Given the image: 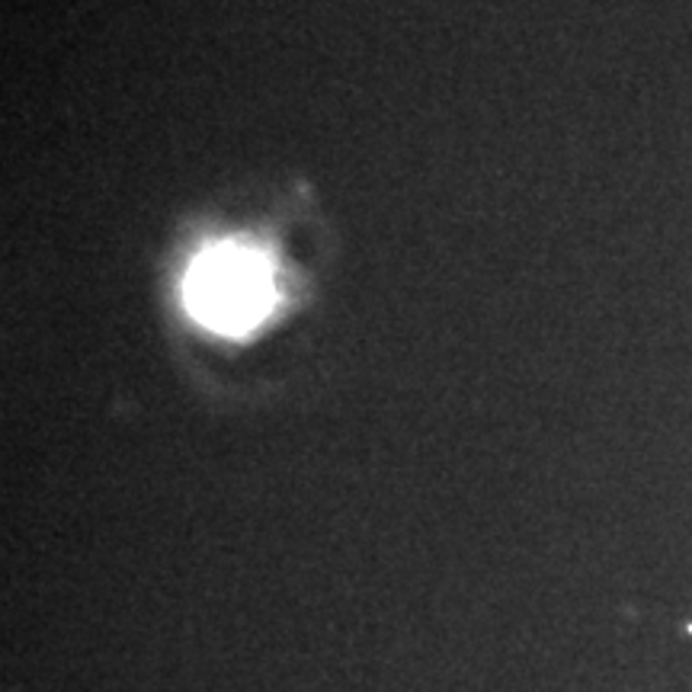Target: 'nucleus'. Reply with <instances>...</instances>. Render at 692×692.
<instances>
[{
  "instance_id": "obj_1",
  "label": "nucleus",
  "mask_w": 692,
  "mask_h": 692,
  "mask_svg": "<svg viewBox=\"0 0 692 692\" xmlns=\"http://www.w3.org/2000/svg\"><path fill=\"white\" fill-rule=\"evenodd\" d=\"M183 299L209 331L241 337L253 331L277 305L273 267L263 250L244 241H222L193 260Z\"/></svg>"
}]
</instances>
